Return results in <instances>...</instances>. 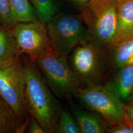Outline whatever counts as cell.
Segmentation results:
<instances>
[{
  "instance_id": "cell-22",
  "label": "cell",
  "mask_w": 133,
  "mask_h": 133,
  "mask_svg": "<svg viewBox=\"0 0 133 133\" xmlns=\"http://www.w3.org/2000/svg\"><path fill=\"white\" fill-rule=\"evenodd\" d=\"M78 5H81L84 8L92 0H70Z\"/></svg>"
},
{
  "instance_id": "cell-17",
  "label": "cell",
  "mask_w": 133,
  "mask_h": 133,
  "mask_svg": "<svg viewBox=\"0 0 133 133\" xmlns=\"http://www.w3.org/2000/svg\"><path fill=\"white\" fill-rule=\"evenodd\" d=\"M56 133H81L75 117L65 108L60 110Z\"/></svg>"
},
{
  "instance_id": "cell-3",
  "label": "cell",
  "mask_w": 133,
  "mask_h": 133,
  "mask_svg": "<svg viewBox=\"0 0 133 133\" xmlns=\"http://www.w3.org/2000/svg\"><path fill=\"white\" fill-rule=\"evenodd\" d=\"M85 24V39L113 48L117 24L116 0H92L81 15Z\"/></svg>"
},
{
  "instance_id": "cell-15",
  "label": "cell",
  "mask_w": 133,
  "mask_h": 133,
  "mask_svg": "<svg viewBox=\"0 0 133 133\" xmlns=\"http://www.w3.org/2000/svg\"><path fill=\"white\" fill-rule=\"evenodd\" d=\"M0 133H20L19 121L0 96Z\"/></svg>"
},
{
  "instance_id": "cell-18",
  "label": "cell",
  "mask_w": 133,
  "mask_h": 133,
  "mask_svg": "<svg viewBox=\"0 0 133 133\" xmlns=\"http://www.w3.org/2000/svg\"><path fill=\"white\" fill-rule=\"evenodd\" d=\"M0 23L10 30L15 24L11 16L9 0H0Z\"/></svg>"
},
{
  "instance_id": "cell-10",
  "label": "cell",
  "mask_w": 133,
  "mask_h": 133,
  "mask_svg": "<svg viewBox=\"0 0 133 133\" xmlns=\"http://www.w3.org/2000/svg\"><path fill=\"white\" fill-rule=\"evenodd\" d=\"M117 24L113 48L133 38V0H116Z\"/></svg>"
},
{
  "instance_id": "cell-19",
  "label": "cell",
  "mask_w": 133,
  "mask_h": 133,
  "mask_svg": "<svg viewBox=\"0 0 133 133\" xmlns=\"http://www.w3.org/2000/svg\"><path fill=\"white\" fill-rule=\"evenodd\" d=\"M107 133H133V125L124 121L116 125L109 126Z\"/></svg>"
},
{
  "instance_id": "cell-12",
  "label": "cell",
  "mask_w": 133,
  "mask_h": 133,
  "mask_svg": "<svg viewBox=\"0 0 133 133\" xmlns=\"http://www.w3.org/2000/svg\"><path fill=\"white\" fill-rule=\"evenodd\" d=\"M19 55L11 30L0 23V65L12 61Z\"/></svg>"
},
{
  "instance_id": "cell-16",
  "label": "cell",
  "mask_w": 133,
  "mask_h": 133,
  "mask_svg": "<svg viewBox=\"0 0 133 133\" xmlns=\"http://www.w3.org/2000/svg\"><path fill=\"white\" fill-rule=\"evenodd\" d=\"M37 18L46 24L57 13L54 0H29Z\"/></svg>"
},
{
  "instance_id": "cell-5",
  "label": "cell",
  "mask_w": 133,
  "mask_h": 133,
  "mask_svg": "<svg viewBox=\"0 0 133 133\" xmlns=\"http://www.w3.org/2000/svg\"><path fill=\"white\" fill-rule=\"evenodd\" d=\"M35 61L50 89L59 99L69 98L83 87L72 71L68 58L51 51Z\"/></svg>"
},
{
  "instance_id": "cell-21",
  "label": "cell",
  "mask_w": 133,
  "mask_h": 133,
  "mask_svg": "<svg viewBox=\"0 0 133 133\" xmlns=\"http://www.w3.org/2000/svg\"><path fill=\"white\" fill-rule=\"evenodd\" d=\"M125 121L133 125V102L129 103L126 106Z\"/></svg>"
},
{
  "instance_id": "cell-23",
  "label": "cell",
  "mask_w": 133,
  "mask_h": 133,
  "mask_svg": "<svg viewBox=\"0 0 133 133\" xmlns=\"http://www.w3.org/2000/svg\"><path fill=\"white\" fill-rule=\"evenodd\" d=\"M132 102H133V95H132V100H131V101L130 102V103H132Z\"/></svg>"
},
{
  "instance_id": "cell-9",
  "label": "cell",
  "mask_w": 133,
  "mask_h": 133,
  "mask_svg": "<svg viewBox=\"0 0 133 133\" xmlns=\"http://www.w3.org/2000/svg\"><path fill=\"white\" fill-rule=\"evenodd\" d=\"M104 84L124 104H128L133 94V64L118 69L114 76Z\"/></svg>"
},
{
  "instance_id": "cell-7",
  "label": "cell",
  "mask_w": 133,
  "mask_h": 133,
  "mask_svg": "<svg viewBox=\"0 0 133 133\" xmlns=\"http://www.w3.org/2000/svg\"><path fill=\"white\" fill-rule=\"evenodd\" d=\"M75 96L88 109L101 115L109 126L125 121L126 105L104 84L83 87Z\"/></svg>"
},
{
  "instance_id": "cell-20",
  "label": "cell",
  "mask_w": 133,
  "mask_h": 133,
  "mask_svg": "<svg viewBox=\"0 0 133 133\" xmlns=\"http://www.w3.org/2000/svg\"><path fill=\"white\" fill-rule=\"evenodd\" d=\"M25 131L29 133H45L38 122L31 116Z\"/></svg>"
},
{
  "instance_id": "cell-13",
  "label": "cell",
  "mask_w": 133,
  "mask_h": 133,
  "mask_svg": "<svg viewBox=\"0 0 133 133\" xmlns=\"http://www.w3.org/2000/svg\"><path fill=\"white\" fill-rule=\"evenodd\" d=\"M9 3L15 24L38 20L29 0H9Z\"/></svg>"
},
{
  "instance_id": "cell-11",
  "label": "cell",
  "mask_w": 133,
  "mask_h": 133,
  "mask_svg": "<svg viewBox=\"0 0 133 133\" xmlns=\"http://www.w3.org/2000/svg\"><path fill=\"white\" fill-rule=\"evenodd\" d=\"M71 111L79 125L81 133H107L109 125L97 112L87 111L71 105Z\"/></svg>"
},
{
  "instance_id": "cell-2",
  "label": "cell",
  "mask_w": 133,
  "mask_h": 133,
  "mask_svg": "<svg viewBox=\"0 0 133 133\" xmlns=\"http://www.w3.org/2000/svg\"><path fill=\"white\" fill-rule=\"evenodd\" d=\"M112 48L84 39L68 61L83 87L103 85L112 68Z\"/></svg>"
},
{
  "instance_id": "cell-14",
  "label": "cell",
  "mask_w": 133,
  "mask_h": 133,
  "mask_svg": "<svg viewBox=\"0 0 133 133\" xmlns=\"http://www.w3.org/2000/svg\"><path fill=\"white\" fill-rule=\"evenodd\" d=\"M133 64V38L112 48V68L116 69Z\"/></svg>"
},
{
  "instance_id": "cell-4",
  "label": "cell",
  "mask_w": 133,
  "mask_h": 133,
  "mask_svg": "<svg viewBox=\"0 0 133 133\" xmlns=\"http://www.w3.org/2000/svg\"><path fill=\"white\" fill-rule=\"evenodd\" d=\"M25 78L21 55L0 65V96L19 121L20 133L25 131L30 118L25 100Z\"/></svg>"
},
{
  "instance_id": "cell-6",
  "label": "cell",
  "mask_w": 133,
  "mask_h": 133,
  "mask_svg": "<svg viewBox=\"0 0 133 133\" xmlns=\"http://www.w3.org/2000/svg\"><path fill=\"white\" fill-rule=\"evenodd\" d=\"M46 25L52 51L68 58L86 37V27L81 15L58 13Z\"/></svg>"
},
{
  "instance_id": "cell-1",
  "label": "cell",
  "mask_w": 133,
  "mask_h": 133,
  "mask_svg": "<svg viewBox=\"0 0 133 133\" xmlns=\"http://www.w3.org/2000/svg\"><path fill=\"white\" fill-rule=\"evenodd\" d=\"M21 55L25 78V100L29 114L45 133H56L61 106L35 60L26 55Z\"/></svg>"
},
{
  "instance_id": "cell-8",
  "label": "cell",
  "mask_w": 133,
  "mask_h": 133,
  "mask_svg": "<svg viewBox=\"0 0 133 133\" xmlns=\"http://www.w3.org/2000/svg\"><path fill=\"white\" fill-rule=\"evenodd\" d=\"M11 30L20 54L36 60L52 51L46 25L39 20L16 23Z\"/></svg>"
}]
</instances>
